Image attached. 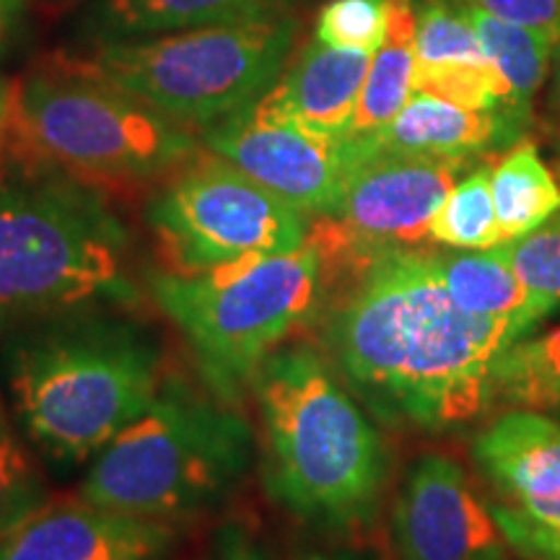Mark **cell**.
Segmentation results:
<instances>
[{"mask_svg": "<svg viewBox=\"0 0 560 560\" xmlns=\"http://www.w3.org/2000/svg\"><path fill=\"white\" fill-rule=\"evenodd\" d=\"M325 252L306 240L202 272H156L153 299L166 312L219 395H236L317 301Z\"/></svg>", "mask_w": 560, "mask_h": 560, "instance_id": "8992f818", "label": "cell"}, {"mask_svg": "<svg viewBox=\"0 0 560 560\" xmlns=\"http://www.w3.org/2000/svg\"><path fill=\"white\" fill-rule=\"evenodd\" d=\"M299 560H366L361 556H353V552H322V550H312L304 552Z\"/></svg>", "mask_w": 560, "mask_h": 560, "instance_id": "4dcf8cb0", "label": "cell"}, {"mask_svg": "<svg viewBox=\"0 0 560 560\" xmlns=\"http://www.w3.org/2000/svg\"><path fill=\"white\" fill-rule=\"evenodd\" d=\"M511 268L527 291L552 312L560 304V210L520 240L503 242Z\"/></svg>", "mask_w": 560, "mask_h": 560, "instance_id": "484cf974", "label": "cell"}, {"mask_svg": "<svg viewBox=\"0 0 560 560\" xmlns=\"http://www.w3.org/2000/svg\"><path fill=\"white\" fill-rule=\"evenodd\" d=\"M400 560H509L506 537L470 478L446 454L410 467L392 516Z\"/></svg>", "mask_w": 560, "mask_h": 560, "instance_id": "7c38bea8", "label": "cell"}, {"mask_svg": "<svg viewBox=\"0 0 560 560\" xmlns=\"http://www.w3.org/2000/svg\"><path fill=\"white\" fill-rule=\"evenodd\" d=\"M3 138L24 164L112 182L153 177L195 151L185 125L73 62L13 83Z\"/></svg>", "mask_w": 560, "mask_h": 560, "instance_id": "277c9868", "label": "cell"}, {"mask_svg": "<svg viewBox=\"0 0 560 560\" xmlns=\"http://www.w3.org/2000/svg\"><path fill=\"white\" fill-rule=\"evenodd\" d=\"M475 459L511 506L509 514L560 540V423L511 410L475 441Z\"/></svg>", "mask_w": 560, "mask_h": 560, "instance_id": "5bb4252c", "label": "cell"}, {"mask_svg": "<svg viewBox=\"0 0 560 560\" xmlns=\"http://www.w3.org/2000/svg\"><path fill=\"white\" fill-rule=\"evenodd\" d=\"M5 117H9V89L0 86V138L5 130Z\"/></svg>", "mask_w": 560, "mask_h": 560, "instance_id": "d6a6232c", "label": "cell"}, {"mask_svg": "<svg viewBox=\"0 0 560 560\" xmlns=\"http://www.w3.org/2000/svg\"><path fill=\"white\" fill-rule=\"evenodd\" d=\"M371 60V50L332 47L314 39L299 55L296 66L257 102L319 136L346 138Z\"/></svg>", "mask_w": 560, "mask_h": 560, "instance_id": "2e32d148", "label": "cell"}, {"mask_svg": "<svg viewBox=\"0 0 560 560\" xmlns=\"http://www.w3.org/2000/svg\"><path fill=\"white\" fill-rule=\"evenodd\" d=\"M42 472L13 431L0 397V537L47 503Z\"/></svg>", "mask_w": 560, "mask_h": 560, "instance_id": "d4e9b609", "label": "cell"}, {"mask_svg": "<svg viewBox=\"0 0 560 560\" xmlns=\"http://www.w3.org/2000/svg\"><path fill=\"white\" fill-rule=\"evenodd\" d=\"M558 405H560V402H558Z\"/></svg>", "mask_w": 560, "mask_h": 560, "instance_id": "e575fe53", "label": "cell"}, {"mask_svg": "<svg viewBox=\"0 0 560 560\" xmlns=\"http://www.w3.org/2000/svg\"><path fill=\"white\" fill-rule=\"evenodd\" d=\"M416 32L410 0H387V32L371 60L346 138H366L387 128L416 94Z\"/></svg>", "mask_w": 560, "mask_h": 560, "instance_id": "d6986e66", "label": "cell"}, {"mask_svg": "<svg viewBox=\"0 0 560 560\" xmlns=\"http://www.w3.org/2000/svg\"><path fill=\"white\" fill-rule=\"evenodd\" d=\"M416 91L467 109L503 115V86L470 13L429 3L418 13Z\"/></svg>", "mask_w": 560, "mask_h": 560, "instance_id": "9a60e30c", "label": "cell"}, {"mask_svg": "<svg viewBox=\"0 0 560 560\" xmlns=\"http://www.w3.org/2000/svg\"><path fill=\"white\" fill-rule=\"evenodd\" d=\"M291 0H102L96 21L109 37H140L285 13Z\"/></svg>", "mask_w": 560, "mask_h": 560, "instance_id": "ffe728a7", "label": "cell"}, {"mask_svg": "<svg viewBox=\"0 0 560 560\" xmlns=\"http://www.w3.org/2000/svg\"><path fill=\"white\" fill-rule=\"evenodd\" d=\"M206 145L299 213L330 215L338 206L348 172L342 138L319 136L255 102L215 122Z\"/></svg>", "mask_w": 560, "mask_h": 560, "instance_id": "8fae6325", "label": "cell"}, {"mask_svg": "<svg viewBox=\"0 0 560 560\" xmlns=\"http://www.w3.org/2000/svg\"><path fill=\"white\" fill-rule=\"evenodd\" d=\"M149 219L177 272L278 255L310 240L304 213L215 153L177 174Z\"/></svg>", "mask_w": 560, "mask_h": 560, "instance_id": "9c48e42d", "label": "cell"}, {"mask_svg": "<svg viewBox=\"0 0 560 560\" xmlns=\"http://www.w3.org/2000/svg\"><path fill=\"white\" fill-rule=\"evenodd\" d=\"M527 330L462 312L439 252L392 247L361 260V278L330 322L342 374L384 416L444 431L493 405L495 366Z\"/></svg>", "mask_w": 560, "mask_h": 560, "instance_id": "6da1fadb", "label": "cell"}, {"mask_svg": "<svg viewBox=\"0 0 560 560\" xmlns=\"http://www.w3.org/2000/svg\"><path fill=\"white\" fill-rule=\"evenodd\" d=\"M159 350L120 322H79L26 342L13 359L16 412L39 450L96 457L159 397Z\"/></svg>", "mask_w": 560, "mask_h": 560, "instance_id": "3957f363", "label": "cell"}, {"mask_svg": "<svg viewBox=\"0 0 560 560\" xmlns=\"http://www.w3.org/2000/svg\"><path fill=\"white\" fill-rule=\"evenodd\" d=\"M100 299H132L115 223L68 192L0 185V330Z\"/></svg>", "mask_w": 560, "mask_h": 560, "instance_id": "ba28073f", "label": "cell"}, {"mask_svg": "<svg viewBox=\"0 0 560 560\" xmlns=\"http://www.w3.org/2000/svg\"><path fill=\"white\" fill-rule=\"evenodd\" d=\"M346 140V138H342ZM348 172L338 206L312 236L325 255L359 260L392 247H418L429 240L433 213L457 185L467 161L355 153L348 145Z\"/></svg>", "mask_w": 560, "mask_h": 560, "instance_id": "30bf717a", "label": "cell"}, {"mask_svg": "<svg viewBox=\"0 0 560 560\" xmlns=\"http://www.w3.org/2000/svg\"><path fill=\"white\" fill-rule=\"evenodd\" d=\"M268 488L299 520H369L387 480V450L361 405L310 346L278 348L252 376Z\"/></svg>", "mask_w": 560, "mask_h": 560, "instance_id": "7a4b0ae2", "label": "cell"}, {"mask_svg": "<svg viewBox=\"0 0 560 560\" xmlns=\"http://www.w3.org/2000/svg\"><path fill=\"white\" fill-rule=\"evenodd\" d=\"M11 11H13V0H0V45H3L5 32H9Z\"/></svg>", "mask_w": 560, "mask_h": 560, "instance_id": "1f68e13d", "label": "cell"}, {"mask_svg": "<svg viewBox=\"0 0 560 560\" xmlns=\"http://www.w3.org/2000/svg\"><path fill=\"white\" fill-rule=\"evenodd\" d=\"M439 268L454 304L475 317L516 322L529 332L550 314L511 268L503 244L490 249H465L459 255H439Z\"/></svg>", "mask_w": 560, "mask_h": 560, "instance_id": "ac0fdd59", "label": "cell"}, {"mask_svg": "<svg viewBox=\"0 0 560 560\" xmlns=\"http://www.w3.org/2000/svg\"><path fill=\"white\" fill-rule=\"evenodd\" d=\"M480 45L503 86V117L516 130L527 117L532 96L548 75L550 52L556 47L548 34L495 19L480 9H467Z\"/></svg>", "mask_w": 560, "mask_h": 560, "instance_id": "44dd1931", "label": "cell"}, {"mask_svg": "<svg viewBox=\"0 0 560 560\" xmlns=\"http://www.w3.org/2000/svg\"><path fill=\"white\" fill-rule=\"evenodd\" d=\"M472 9L542 32L560 45V0H470Z\"/></svg>", "mask_w": 560, "mask_h": 560, "instance_id": "83f0119b", "label": "cell"}, {"mask_svg": "<svg viewBox=\"0 0 560 560\" xmlns=\"http://www.w3.org/2000/svg\"><path fill=\"white\" fill-rule=\"evenodd\" d=\"M552 117H556V130L560 136V45H558V58H556V75H552Z\"/></svg>", "mask_w": 560, "mask_h": 560, "instance_id": "f546056e", "label": "cell"}, {"mask_svg": "<svg viewBox=\"0 0 560 560\" xmlns=\"http://www.w3.org/2000/svg\"><path fill=\"white\" fill-rule=\"evenodd\" d=\"M490 192L503 242L529 234L560 210L558 179L529 140L514 143L506 156L495 161L490 170Z\"/></svg>", "mask_w": 560, "mask_h": 560, "instance_id": "7402d4cb", "label": "cell"}, {"mask_svg": "<svg viewBox=\"0 0 560 560\" xmlns=\"http://www.w3.org/2000/svg\"><path fill=\"white\" fill-rule=\"evenodd\" d=\"M213 560H272V558L242 522H229L226 527L219 532V537H215Z\"/></svg>", "mask_w": 560, "mask_h": 560, "instance_id": "f1b7e54d", "label": "cell"}, {"mask_svg": "<svg viewBox=\"0 0 560 560\" xmlns=\"http://www.w3.org/2000/svg\"><path fill=\"white\" fill-rule=\"evenodd\" d=\"M174 532L161 520L96 503H42L0 537V560H164Z\"/></svg>", "mask_w": 560, "mask_h": 560, "instance_id": "4fadbf2b", "label": "cell"}, {"mask_svg": "<svg viewBox=\"0 0 560 560\" xmlns=\"http://www.w3.org/2000/svg\"><path fill=\"white\" fill-rule=\"evenodd\" d=\"M384 32L387 0H330L317 19V39L332 47L376 52Z\"/></svg>", "mask_w": 560, "mask_h": 560, "instance_id": "4316f807", "label": "cell"}, {"mask_svg": "<svg viewBox=\"0 0 560 560\" xmlns=\"http://www.w3.org/2000/svg\"><path fill=\"white\" fill-rule=\"evenodd\" d=\"M252 431L242 416L179 384L91 462L81 499L145 520H174L215 503L244 478Z\"/></svg>", "mask_w": 560, "mask_h": 560, "instance_id": "5b68a950", "label": "cell"}, {"mask_svg": "<svg viewBox=\"0 0 560 560\" xmlns=\"http://www.w3.org/2000/svg\"><path fill=\"white\" fill-rule=\"evenodd\" d=\"M429 240L452 249H490L503 244L490 170H475L452 187L429 223Z\"/></svg>", "mask_w": 560, "mask_h": 560, "instance_id": "cb8c5ba5", "label": "cell"}, {"mask_svg": "<svg viewBox=\"0 0 560 560\" xmlns=\"http://www.w3.org/2000/svg\"><path fill=\"white\" fill-rule=\"evenodd\" d=\"M516 410L558 408L560 402V327L542 338L514 342L495 366L493 402Z\"/></svg>", "mask_w": 560, "mask_h": 560, "instance_id": "603a6c76", "label": "cell"}, {"mask_svg": "<svg viewBox=\"0 0 560 560\" xmlns=\"http://www.w3.org/2000/svg\"><path fill=\"white\" fill-rule=\"evenodd\" d=\"M558 185H560V164H558Z\"/></svg>", "mask_w": 560, "mask_h": 560, "instance_id": "836d02e7", "label": "cell"}, {"mask_svg": "<svg viewBox=\"0 0 560 560\" xmlns=\"http://www.w3.org/2000/svg\"><path fill=\"white\" fill-rule=\"evenodd\" d=\"M514 136V128L499 112L467 109L429 94L410 96L387 128L366 138H346L355 153H397L467 161Z\"/></svg>", "mask_w": 560, "mask_h": 560, "instance_id": "e0dca14e", "label": "cell"}, {"mask_svg": "<svg viewBox=\"0 0 560 560\" xmlns=\"http://www.w3.org/2000/svg\"><path fill=\"white\" fill-rule=\"evenodd\" d=\"M285 13L195 26L143 42H109L70 60L179 125H215L255 104L278 81L293 42Z\"/></svg>", "mask_w": 560, "mask_h": 560, "instance_id": "52a82bcc", "label": "cell"}]
</instances>
